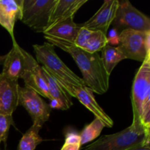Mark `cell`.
Here are the masks:
<instances>
[{"instance_id":"6da1fadb","label":"cell","mask_w":150,"mask_h":150,"mask_svg":"<svg viewBox=\"0 0 150 150\" xmlns=\"http://www.w3.org/2000/svg\"><path fill=\"white\" fill-rule=\"evenodd\" d=\"M44 38L50 44L59 47L73 57L81 72L85 84L92 92L103 95L108 91L110 76L104 68L98 53L91 54L64 40L45 35Z\"/></svg>"},{"instance_id":"7a4b0ae2","label":"cell","mask_w":150,"mask_h":150,"mask_svg":"<svg viewBox=\"0 0 150 150\" xmlns=\"http://www.w3.org/2000/svg\"><path fill=\"white\" fill-rule=\"evenodd\" d=\"M133 122L150 133V54L137 70L131 94Z\"/></svg>"},{"instance_id":"3957f363","label":"cell","mask_w":150,"mask_h":150,"mask_svg":"<svg viewBox=\"0 0 150 150\" xmlns=\"http://www.w3.org/2000/svg\"><path fill=\"white\" fill-rule=\"evenodd\" d=\"M150 133L142 125L132 122L122 131L101 136L82 150H127L142 144H149Z\"/></svg>"},{"instance_id":"277c9868","label":"cell","mask_w":150,"mask_h":150,"mask_svg":"<svg viewBox=\"0 0 150 150\" xmlns=\"http://www.w3.org/2000/svg\"><path fill=\"white\" fill-rule=\"evenodd\" d=\"M33 49L36 61L42 64L55 79L78 86H86L83 79L73 73L58 57L54 45L45 42L42 45L35 44L33 45Z\"/></svg>"},{"instance_id":"5b68a950","label":"cell","mask_w":150,"mask_h":150,"mask_svg":"<svg viewBox=\"0 0 150 150\" xmlns=\"http://www.w3.org/2000/svg\"><path fill=\"white\" fill-rule=\"evenodd\" d=\"M125 58L142 62L144 61L146 56L150 54V31L126 29L119 34V44Z\"/></svg>"},{"instance_id":"8992f818","label":"cell","mask_w":150,"mask_h":150,"mask_svg":"<svg viewBox=\"0 0 150 150\" xmlns=\"http://www.w3.org/2000/svg\"><path fill=\"white\" fill-rule=\"evenodd\" d=\"M111 24L118 34L126 29L150 31L149 18L136 9L128 0L119 1L118 8Z\"/></svg>"},{"instance_id":"52a82bcc","label":"cell","mask_w":150,"mask_h":150,"mask_svg":"<svg viewBox=\"0 0 150 150\" xmlns=\"http://www.w3.org/2000/svg\"><path fill=\"white\" fill-rule=\"evenodd\" d=\"M57 1L23 0L21 21L35 32L43 33Z\"/></svg>"},{"instance_id":"ba28073f","label":"cell","mask_w":150,"mask_h":150,"mask_svg":"<svg viewBox=\"0 0 150 150\" xmlns=\"http://www.w3.org/2000/svg\"><path fill=\"white\" fill-rule=\"evenodd\" d=\"M19 105L26 110L34 125L42 127L50 117L51 108L35 91L26 87H19Z\"/></svg>"},{"instance_id":"9c48e42d","label":"cell","mask_w":150,"mask_h":150,"mask_svg":"<svg viewBox=\"0 0 150 150\" xmlns=\"http://www.w3.org/2000/svg\"><path fill=\"white\" fill-rule=\"evenodd\" d=\"M57 80L72 97L77 98L82 105L91 111L95 116V118L99 119L105 127H111L114 125L113 120L96 102L93 92L87 86H78L64 81Z\"/></svg>"},{"instance_id":"30bf717a","label":"cell","mask_w":150,"mask_h":150,"mask_svg":"<svg viewBox=\"0 0 150 150\" xmlns=\"http://www.w3.org/2000/svg\"><path fill=\"white\" fill-rule=\"evenodd\" d=\"M25 66L21 79L24 81L25 86L35 91L39 95L51 100L46 82L41 70V66L35 59L24 50Z\"/></svg>"},{"instance_id":"8fae6325","label":"cell","mask_w":150,"mask_h":150,"mask_svg":"<svg viewBox=\"0 0 150 150\" xmlns=\"http://www.w3.org/2000/svg\"><path fill=\"white\" fill-rule=\"evenodd\" d=\"M119 5V0H105L100 8L87 21L80 25L92 31H100L107 36Z\"/></svg>"},{"instance_id":"7c38bea8","label":"cell","mask_w":150,"mask_h":150,"mask_svg":"<svg viewBox=\"0 0 150 150\" xmlns=\"http://www.w3.org/2000/svg\"><path fill=\"white\" fill-rule=\"evenodd\" d=\"M18 81L8 79L0 73V114L12 115L19 105Z\"/></svg>"},{"instance_id":"4fadbf2b","label":"cell","mask_w":150,"mask_h":150,"mask_svg":"<svg viewBox=\"0 0 150 150\" xmlns=\"http://www.w3.org/2000/svg\"><path fill=\"white\" fill-rule=\"evenodd\" d=\"M23 0H0V25L8 32L13 42H16L14 27L22 16Z\"/></svg>"},{"instance_id":"5bb4252c","label":"cell","mask_w":150,"mask_h":150,"mask_svg":"<svg viewBox=\"0 0 150 150\" xmlns=\"http://www.w3.org/2000/svg\"><path fill=\"white\" fill-rule=\"evenodd\" d=\"M24 50L19 46L17 42H13V48L6 54L3 62L1 74L8 79L18 81L23 74L25 66Z\"/></svg>"},{"instance_id":"9a60e30c","label":"cell","mask_w":150,"mask_h":150,"mask_svg":"<svg viewBox=\"0 0 150 150\" xmlns=\"http://www.w3.org/2000/svg\"><path fill=\"white\" fill-rule=\"evenodd\" d=\"M73 44L87 52L94 54L102 51L108 44V41L107 36L102 32L92 31L81 26Z\"/></svg>"},{"instance_id":"2e32d148","label":"cell","mask_w":150,"mask_h":150,"mask_svg":"<svg viewBox=\"0 0 150 150\" xmlns=\"http://www.w3.org/2000/svg\"><path fill=\"white\" fill-rule=\"evenodd\" d=\"M86 2L87 0H57L52 9L45 30L69 18L74 17L76 12Z\"/></svg>"},{"instance_id":"e0dca14e","label":"cell","mask_w":150,"mask_h":150,"mask_svg":"<svg viewBox=\"0 0 150 150\" xmlns=\"http://www.w3.org/2000/svg\"><path fill=\"white\" fill-rule=\"evenodd\" d=\"M41 70L46 82L51 100L57 103L59 109L64 111L69 109L73 105L71 95L62 86L58 81L43 66L41 67Z\"/></svg>"},{"instance_id":"ac0fdd59","label":"cell","mask_w":150,"mask_h":150,"mask_svg":"<svg viewBox=\"0 0 150 150\" xmlns=\"http://www.w3.org/2000/svg\"><path fill=\"white\" fill-rule=\"evenodd\" d=\"M73 18H69L67 20L54 25L45 30L43 32L44 35L64 40L73 43L81 28L80 25L75 23Z\"/></svg>"},{"instance_id":"d6986e66","label":"cell","mask_w":150,"mask_h":150,"mask_svg":"<svg viewBox=\"0 0 150 150\" xmlns=\"http://www.w3.org/2000/svg\"><path fill=\"white\" fill-rule=\"evenodd\" d=\"M101 51L102 55L100 58L103 64L107 73L110 76L119 62L125 59V58L117 46H113L109 44H106Z\"/></svg>"},{"instance_id":"ffe728a7","label":"cell","mask_w":150,"mask_h":150,"mask_svg":"<svg viewBox=\"0 0 150 150\" xmlns=\"http://www.w3.org/2000/svg\"><path fill=\"white\" fill-rule=\"evenodd\" d=\"M41 128L40 126L32 125L21 139L18 150H35L37 146L43 141L39 135Z\"/></svg>"},{"instance_id":"44dd1931","label":"cell","mask_w":150,"mask_h":150,"mask_svg":"<svg viewBox=\"0 0 150 150\" xmlns=\"http://www.w3.org/2000/svg\"><path fill=\"white\" fill-rule=\"evenodd\" d=\"M105 126L102 123V122L98 118H95V120L84 127L79 134L81 139V145H83L85 144L90 142L96 139L100 135L103 129Z\"/></svg>"},{"instance_id":"7402d4cb","label":"cell","mask_w":150,"mask_h":150,"mask_svg":"<svg viewBox=\"0 0 150 150\" xmlns=\"http://www.w3.org/2000/svg\"><path fill=\"white\" fill-rule=\"evenodd\" d=\"M12 125H14L12 115L0 114V143L6 142Z\"/></svg>"},{"instance_id":"603a6c76","label":"cell","mask_w":150,"mask_h":150,"mask_svg":"<svg viewBox=\"0 0 150 150\" xmlns=\"http://www.w3.org/2000/svg\"><path fill=\"white\" fill-rule=\"evenodd\" d=\"M65 144H81V139L80 136L78 133L75 132L68 133L66 135L65 137Z\"/></svg>"},{"instance_id":"cb8c5ba5","label":"cell","mask_w":150,"mask_h":150,"mask_svg":"<svg viewBox=\"0 0 150 150\" xmlns=\"http://www.w3.org/2000/svg\"><path fill=\"white\" fill-rule=\"evenodd\" d=\"M107 41H108V44L113 45H117L119 44V34L112 29V30L110 32V35L108 38H107Z\"/></svg>"},{"instance_id":"d4e9b609","label":"cell","mask_w":150,"mask_h":150,"mask_svg":"<svg viewBox=\"0 0 150 150\" xmlns=\"http://www.w3.org/2000/svg\"><path fill=\"white\" fill-rule=\"evenodd\" d=\"M80 144H64L61 150H80Z\"/></svg>"},{"instance_id":"484cf974","label":"cell","mask_w":150,"mask_h":150,"mask_svg":"<svg viewBox=\"0 0 150 150\" xmlns=\"http://www.w3.org/2000/svg\"><path fill=\"white\" fill-rule=\"evenodd\" d=\"M127 150H150L149 144H142Z\"/></svg>"},{"instance_id":"4316f807","label":"cell","mask_w":150,"mask_h":150,"mask_svg":"<svg viewBox=\"0 0 150 150\" xmlns=\"http://www.w3.org/2000/svg\"><path fill=\"white\" fill-rule=\"evenodd\" d=\"M6 55H3V56H0V65L3 64L4 61V59H5Z\"/></svg>"},{"instance_id":"83f0119b","label":"cell","mask_w":150,"mask_h":150,"mask_svg":"<svg viewBox=\"0 0 150 150\" xmlns=\"http://www.w3.org/2000/svg\"><path fill=\"white\" fill-rule=\"evenodd\" d=\"M0 150H1V149H0Z\"/></svg>"}]
</instances>
